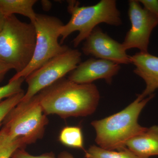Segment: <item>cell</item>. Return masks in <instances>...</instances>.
I'll list each match as a JSON object with an SVG mask.
<instances>
[{"mask_svg": "<svg viewBox=\"0 0 158 158\" xmlns=\"http://www.w3.org/2000/svg\"><path fill=\"white\" fill-rule=\"evenodd\" d=\"M36 95L45 115H56L63 119L91 115L100 97L94 84H77L64 77Z\"/></svg>", "mask_w": 158, "mask_h": 158, "instance_id": "1", "label": "cell"}, {"mask_svg": "<svg viewBox=\"0 0 158 158\" xmlns=\"http://www.w3.org/2000/svg\"><path fill=\"white\" fill-rule=\"evenodd\" d=\"M154 95L153 94L143 98L138 94L133 102L120 112L91 122L96 133L95 142L99 147L109 150H121L126 148L129 140L145 131L147 128L138 123V117Z\"/></svg>", "mask_w": 158, "mask_h": 158, "instance_id": "2", "label": "cell"}, {"mask_svg": "<svg viewBox=\"0 0 158 158\" xmlns=\"http://www.w3.org/2000/svg\"><path fill=\"white\" fill-rule=\"evenodd\" d=\"M36 41L34 23L21 21L15 15L7 16L0 33V59L16 73L21 72L32 60Z\"/></svg>", "mask_w": 158, "mask_h": 158, "instance_id": "3", "label": "cell"}, {"mask_svg": "<svg viewBox=\"0 0 158 158\" xmlns=\"http://www.w3.org/2000/svg\"><path fill=\"white\" fill-rule=\"evenodd\" d=\"M67 2L68 11L71 17L61 29V44L72 33L77 31L79 34L73 40L76 48L86 40L99 24L105 23L118 27L122 23L115 0H102L93 6L81 7L77 1Z\"/></svg>", "mask_w": 158, "mask_h": 158, "instance_id": "4", "label": "cell"}, {"mask_svg": "<svg viewBox=\"0 0 158 158\" xmlns=\"http://www.w3.org/2000/svg\"><path fill=\"white\" fill-rule=\"evenodd\" d=\"M36 31V41L34 55L31 62L24 70L15 73L9 81L28 76L54 57L69 48L59 42L64 24L58 18L44 14H37L34 23Z\"/></svg>", "mask_w": 158, "mask_h": 158, "instance_id": "5", "label": "cell"}, {"mask_svg": "<svg viewBox=\"0 0 158 158\" xmlns=\"http://www.w3.org/2000/svg\"><path fill=\"white\" fill-rule=\"evenodd\" d=\"M48 123L35 95L28 102H20L8 113L2 124L12 138L23 139L27 145L42 138Z\"/></svg>", "mask_w": 158, "mask_h": 158, "instance_id": "6", "label": "cell"}, {"mask_svg": "<svg viewBox=\"0 0 158 158\" xmlns=\"http://www.w3.org/2000/svg\"><path fill=\"white\" fill-rule=\"evenodd\" d=\"M81 53L69 48L54 57L25 78L27 89L21 101L27 102L77 68L81 60Z\"/></svg>", "mask_w": 158, "mask_h": 158, "instance_id": "7", "label": "cell"}, {"mask_svg": "<svg viewBox=\"0 0 158 158\" xmlns=\"http://www.w3.org/2000/svg\"><path fill=\"white\" fill-rule=\"evenodd\" d=\"M128 15L131 27L122 43L124 49L138 48L141 52H148L150 37L158 25V18L142 8L137 0L129 1Z\"/></svg>", "mask_w": 158, "mask_h": 158, "instance_id": "8", "label": "cell"}, {"mask_svg": "<svg viewBox=\"0 0 158 158\" xmlns=\"http://www.w3.org/2000/svg\"><path fill=\"white\" fill-rule=\"evenodd\" d=\"M82 50L85 55H91L119 65L131 63L130 56L127 54L122 44L108 36L98 27L85 40Z\"/></svg>", "mask_w": 158, "mask_h": 158, "instance_id": "9", "label": "cell"}, {"mask_svg": "<svg viewBox=\"0 0 158 158\" xmlns=\"http://www.w3.org/2000/svg\"><path fill=\"white\" fill-rule=\"evenodd\" d=\"M119 64L108 60L90 58L81 62L70 73L68 79L79 84H91L99 79H104L108 84L120 70Z\"/></svg>", "mask_w": 158, "mask_h": 158, "instance_id": "10", "label": "cell"}, {"mask_svg": "<svg viewBox=\"0 0 158 158\" xmlns=\"http://www.w3.org/2000/svg\"><path fill=\"white\" fill-rule=\"evenodd\" d=\"M130 59L135 66L134 73L143 79L146 84V88L139 95L144 98L153 94L158 88V57L140 52L130 56Z\"/></svg>", "mask_w": 158, "mask_h": 158, "instance_id": "11", "label": "cell"}, {"mask_svg": "<svg viewBox=\"0 0 158 158\" xmlns=\"http://www.w3.org/2000/svg\"><path fill=\"white\" fill-rule=\"evenodd\" d=\"M126 147L142 158L158 156V126L154 125L127 142Z\"/></svg>", "mask_w": 158, "mask_h": 158, "instance_id": "12", "label": "cell"}, {"mask_svg": "<svg viewBox=\"0 0 158 158\" xmlns=\"http://www.w3.org/2000/svg\"><path fill=\"white\" fill-rule=\"evenodd\" d=\"M37 0H0V11L6 17L21 15L27 17L34 23L37 17L33 7Z\"/></svg>", "mask_w": 158, "mask_h": 158, "instance_id": "13", "label": "cell"}, {"mask_svg": "<svg viewBox=\"0 0 158 158\" xmlns=\"http://www.w3.org/2000/svg\"><path fill=\"white\" fill-rule=\"evenodd\" d=\"M59 142L66 147L79 148L85 151L84 137L81 128L78 126H66L59 133Z\"/></svg>", "mask_w": 158, "mask_h": 158, "instance_id": "14", "label": "cell"}, {"mask_svg": "<svg viewBox=\"0 0 158 158\" xmlns=\"http://www.w3.org/2000/svg\"><path fill=\"white\" fill-rule=\"evenodd\" d=\"M27 146L23 139L12 138L5 128L0 131V158H11L17 150Z\"/></svg>", "mask_w": 158, "mask_h": 158, "instance_id": "15", "label": "cell"}, {"mask_svg": "<svg viewBox=\"0 0 158 158\" xmlns=\"http://www.w3.org/2000/svg\"><path fill=\"white\" fill-rule=\"evenodd\" d=\"M85 152V158H142L135 155L127 148L116 151L92 145Z\"/></svg>", "mask_w": 158, "mask_h": 158, "instance_id": "16", "label": "cell"}, {"mask_svg": "<svg viewBox=\"0 0 158 158\" xmlns=\"http://www.w3.org/2000/svg\"><path fill=\"white\" fill-rule=\"evenodd\" d=\"M25 93L23 91L0 102V126L8 113L21 101Z\"/></svg>", "mask_w": 158, "mask_h": 158, "instance_id": "17", "label": "cell"}, {"mask_svg": "<svg viewBox=\"0 0 158 158\" xmlns=\"http://www.w3.org/2000/svg\"><path fill=\"white\" fill-rule=\"evenodd\" d=\"M25 79L20 78L9 81L8 84L0 87V102L4 98H7L24 91L22 86Z\"/></svg>", "mask_w": 158, "mask_h": 158, "instance_id": "18", "label": "cell"}, {"mask_svg": "<svg viewBox=\"0 0 158 158\" xmlns=\"http://www.w3.org/2000/svg\"><path fill=\"white\" fill-rule=\"evenodd\" d=\"M11 158H57L52 152L44 153L39 156H33L26 151L25 148H19L13 154Z\"/></svg>", "mask_w": 158, "mask_h": 158, "instance_id": "19", "label": "cell"}, {"mask_svg": "<svg viewBox=\"0 0 158 158\" xmlns=\"http://www.w3.org/2000/svg\"><path fill=\"white\" fill-rule=\"evenodd\" d=\"M143 5L144 9L158 18V1L157 0H140L138 1Z\"/></svg>", "mask_w": 158, "mask_h": 158, "instance_id": "20", "label": "cell"}, {"mask_svg": "<svg viewBox=\"0 0 158 158\" xmlns=\"http://www.w3.org/2000/svg\"><path fill=\"white\" fill-rule=\"evenodd\" d=\"M12 69H13L10 65L6 64L0 59V82L4 80V77L7 73Z\"/></svg>", "mask_w": 158, "mask_h": 158, "instance_id": "21", "label": "cell"}, {"mask_svg": "<svg viewBox=\"0 0 158 158\" xmlns=\"http://www.w3.org/2000/svg\"><path fill=\"white\" fill-rule=\"evenodd\" d=\"M41 3L43 9L44 11H49L52 8V4L50 1L43 0L41 1Z\"/></svg>", "mask_w": 158, "mask_h": 158, "instance_id": "22", "label": "cell"}, {"mask_svg": "<svg viewBox=\"0 0 158 158\" xmlns=\"http://www.w3.org/2000/svg\"><path fill=\"white\" fill-rule=\"evenodd\" d=\"M57 158H75L70 153L68 152L62 151V152L59 153L58 155Z\"/></svg>", "mask_w": 158, "mask_h": 158, "instance_id": "23", "label": "cell"}, {"mask_svg": "<svg viewBox=\"0 0 158 158\" xmlns=\"http://www.w3.org/2000/svg\"><path fill=\"white\" fill-rule=\"evenodd\" d=\"M6 17L0 11V33L2 30L6 21Z\"/></svg>", "mask_w": 158, "mask_h": 158, "instance_id": "24", "label": "cell"}]
</instances>
